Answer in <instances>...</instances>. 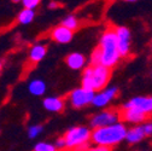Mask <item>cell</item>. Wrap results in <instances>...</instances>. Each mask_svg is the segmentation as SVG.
<instances>
[{"label": "cell", "mask_w": 152, "mask_h": 151, "mask_svg": "<svg viewBox=\"0 0 152 151\" xmlns=\"http://www.w3.org/2000/svg\"><path fill=\"white\" fill-rule=\"evenodd\" d=\"M100 51H102V62L100 65L112 69L115 67L121 56L118 53V47H117V35H116V27L115 26H109L106 30L104 32L100 44H99Z\"/></svg>", "instance_id": "1"}, {"label": "cell", "mask_w": 152, "mask_h": 151, "mask_svg": "<svg viewBox=\"0 0 152 151\" xmlns=\"http://www.w3.org/2000/svg\"><path fill=\"white\" fill-rule=\"evenodd\" d=\"M127 128L122 123H116L109 127L96 128L92 132V143L102 145V146H110L117 145L127 137Z\"/></svg>", "instance_id": "2"}, {"label": "cell", "mask_w": 152, "mask_h": 151, "mask_svg": "<svg viewBox=\"0 0 152 151\" xmlns=\"http://www.w3.org/2000/svg\"><path fill=\"white\" fill-rule=\"evenodd\" d=\"M111 78V69L103 65H89L85 69L82 76V88L87 91L103 89Z\"/></svg>", "instance_id": "3"}, {"label": "cell", "mask_w": 152, "mask_h": 151, "mask_svg": "<svg viewBox=\"0 0 152 151\" xmlns=\"http://www.w3.org/2000/svg\"><path fill=\"white\" fill-rule=\"evenodd\" d=\"M92 138V132L86 127H72L64 134V139L66 143V147L69 149H76L79 146H82L85 144H88V141Z\"/></svg>", "instance_id": "4"}, {"label": "cell", "mask_w": 152, "mask_h": 151, "mask_svg": "<svg viewBox=\"0 0 152 151\" xmlns=\"http://www.w3.org/2000/svg\"><path fill=\"white\" fill-rule=\"evenodd\" d=\"M120 121V109L111 108L109 110H105L100 114L96 115L91 120V126L96 128H102V127H109L112 125H116V122Z\"/></svg>", "instance_id": "5"}, {"label": "cell", "mask_w": 152, "mask_h": 151, "mask_svg": "<svg viewBox=\"0 0 152 151\" xmlns=\"http://www.w3.org/2000/svg\"><path fill=\"white\" fill-rule=\"evenodd\" d=\"M152 120V115L145 114V112L134 109V108H120V121L121 122H132V123H140L147 122Z\"/></svg>", "instance_id": "6"}, {"label": "cell", "mask_w": 152, "mask_h": 151, "mask_svg": "<svg viewBox=\"0 0 152 151\" xmlns=\"http://www.w3.org/2000/svg\"><path fill=\"white\" fill-rule=\"evenodd\" d=\"M94 97H96L94 92L87 91L83 88H77V89H74L69 94L68 99L74 108H82L89 103H93Z\"/></svg>", "instance_id": "7"}, {"label": "cell", "mask_w": 152, "mask_h": 151, "mask_svg": "<svg viewBox=\"0 0 152 151\" xmlns=\"http://www.w3.org/2000/svg\"><path fill=\"white\" fill-rule=\"evenodd\" d=\"M116 35H117V47L118 53L122 58L129 56L130 48V33L127 27H116Z\"/></svg>", "instance_id": "8"}, {"label": "cell", "mask_w": 152, "mask_h": 151, "mask_svg": "<svg viewBox=\"0 0 152 151\" xmlns=\"http://www.w3.org/2000/svg\"><path fill=\"white\" fill-rule=\"evenodd\" d=\"M72 35H74V32L68 29L66 27L64 26H57L56 28H53L50 33V36L51 39L54 40L56 43L58 44H68L71 41L72 39Z\"/></svg>", "instance_id": "9"}, {"label": "cell", "mask_w": 152, "mask_h": 151, "mask_svg": "<svg viewBox=\"0 0 152 151\" xmlns=\"http://www.w3.org/2000/svg\"><path fill=\"white\" fill-rule=\"evenodd\" d=\"M123 106L126 108H134L138 109L145 114L152 115V97H137L129 100Z\"/></svg>", "instance_id": "10"}, {"label": "cell", "mask_w": 152, "mask_h": 151, "mask_svg": "<svg viewBox=\"0 0 152 151\" xmlns=\"http://www.w3.org/2000/svg\"><path fill=\"white\" fill-rule=\"evenodd\" d=\"M117 94V88L116 87H111V88H107L105 89L104 92L99 93V94H96L94 97V100H93V104L96 106H104L106 105L113 97Z\"/></svg>", "instance_id": "11"}, {"label": "cell", "mask_w": 152, "mask_h": 151, "mask_svg": "<svg viewBox=\"0 0 152 151\" xmlns=\"http://www.w3.org/2000/svg\"><path fill=\"white\" fill-rule=\"evenodd\" d=\"M46 52H47V47L46 45H42V44H36L31 47L30 52H29V62L35 65L37 64L40 61L44 59V57L46 56Z\"/></svg>", "instance_id": "12"}, {"label": "cell", "mask_w": 152, "mask_h": 151, "mask_svg": "<svg viewBox=\"0 0 152 151\" xmlns=\"http://www.w3.org/2000/svg\"><path fill=\"white\" fill-rule=\"evenodd\" d=\"M44 108L52 112H62L64 110L65 103L62 98L58 97H47L44 99Z\"/></svg>", "instance_id": "13"}, {"label": "cell", "mask_w": 152, "mask_h": 151, "mask_svg": "<svg viewBox=\"0 0 152 151\" xmlns=\"http://www.w3.org/2000/svg\"><path fill=\"white\" fill-rule=\"evenodd\" d=\"M65 63L66 65L72 69V70H79L81 69L85 63H86V58H85V56L81 54V53H71L69 56H66V58H65Z\"/></svg>", "instance_id": "14"}, {"label": "cell", "mask_w": 152, "mask_h": 151, "mask_svg": "<svg viewBox=\"0 0 152 151\" xmlns=\"http://www.w3.org/2000/svg\"><path fill=\"white\" fill-rule=\"evenodd\" d=\"M145 136H146V133H145L144 126H137V127L132 128V129H129V130L127 132L126 139H127L130 144H134V143L140 141Z\"/></svg>", "instance_id": "15"}, {"label": "cell", "mask_w": 152, "mask_h": 151, "mask_svg": "<svg viewBox=\"0 0 152 151\" xmlns=\"http://www.w3.org/2000/svg\"><path fill=\"white\" fill-rule=\"evenodd\" d=\"M46 91V85L41 80H33L29 84V92L34 96H41Z\"/></svg>", "instance_id": "16"}, {"label": "cell", "mask_w": 152, "mask_h": 151, "mask_svg": "<svg viewBox=\"0 0 152 151\" xmlns=\"http://www.w3.org/2000/svg\"><path fill=\"white\" fill-rule=\"evenodd\" d=\"M34 16L35 12L34 10H28V9H23L20 13H18L17 17V22L21 23V24H28L34 20Z\"/></svg>", "instance_id": "17"}, {"label": "cell", "mask_w": 152, "mask_h": 151, "mask_svg": "<svg viewBox=\"0 0 152 151\" xmlns=\"http://www.w3.org/2000/svg\"><path fill=\"white\" fill-rule=\"evenodd\" d=\"M62 26H64V27H66L68 29H70V30H76V29H79V27H80V22L77 21V18H76L75 16H68L65 20L62 22Z\"/></svg>", "instance_id": "18"}, {"label": "cell", "mask_w": 152, "mask_h": 151, "mask_svg": "<svg viewBox=\"0 0 152 151\" xmlns=\"http://www.w3.org/2000/svg\"><path fill=\"white\" fill-rule=\"evenodd\" d=\"M100 62H102V51L100 47L97 46L91 56V65H100Z\"/></svg>", "instance_id": "19"}, {"label": "cell", "mask_w": 152, "mask_h": 151, "mask_svg": "<svg viewBox=\"0 0 152 151\" xmlns=\"http://www.w3.org/2000/svg\"><path fill=\"white\" fill-rule=\"evenodd\" d=\"M33 151H57V147L56 145L53 144H50V143H39L34 146V150Z\"/></svg>", "instance_id": "20"}, {"label": "cell", "mask_w": 152, "mask_h": 151, "mask_svg": "<svg viewBox=\"0 0 152 151\" xmlns=\"http://www.w3.org/2000/svg\"><path fill=\"white\" fill-rule=\"evenodd\" d=\"M41 130H42V126H40V125L31 126V127H29V129H28V136H29V138L34 139V138H36L37 136H39V133H40Z\"/></svg>", "instance_id": "21"}, {"label": "cell", "mask_w": 152, "mask_h": 151, "mask_svg": "<svg viewBox=\"0 0 152 151\" xmlns=\"http://www.w3.org/2000/svg\"><path fill=\"white\" fill-rule=\"evenodd\" d=\"M39 4H40L39 0H23L22 1V5L24 6V9H28V10H34Z\"/></svg>", "instance_id": "22"}, {"label": "cell", "mask_w": 152, "mask_h": 151, "mask_svg": "<svg viewBox=\"0 0 152 151\" xmlns=\"http://www.w3.org/2000/svg\"><path fill=\"white\" fill-rule=\"evenodd\" d=\"M88 151H112V147H110V146L97 145V146H94V147H91Z\"/></svg>", "instance_id": "23"}, {"label": "cell", "mask_w": 152, "mask_h": 151, "mask_svg": "<svg viewBox=\"0 0 152 151\" xmlns=\"http://www.w3.org/2000/svg\"><path fill=\"white\" fill-rule=\"evenodd\" d=\"M56 147H59V149H63V147H66V143H65V139L64 137L57 139V144H56Z\"/></svg>", "instance_id": "24"}, {"label": "cell", "mask_w": 152, "mask_h": 151, "mask_svg": "<svg viewBox=\"0 0 152 151\" xmlns=\"http://www.w3.org/2000/svg\"><path fill=\"white\" fill-rule=\"evenodd\" d=\"M144 129H145L146 136H151V134H152V123L145 125V126H144Z\"/></svg>", "instance_id": "25"}, {"label": "cell", "mask_w": 152, "mask_h": 151, "mask_svg": "<svg viewBox=\"0 0 152 151\" xmlns=\"http://www.w3.org/2000/svg\"><path fill=\"white\" fill-rule=\"evenodd\" d=\"M3 69V63H1V61H0V70Z\"/></svg>", "instance_id": "26"}, {"label": "cell", "mask_w": 152, "mask_h": 151, "mask_svg": "<svg viewBox=\"0 0 152 151\" xmlns=\"http://www.w3.org/2000/svg\"><path fill=\"white\" fill-rule=\"evenodd\" d=\"M151 48H152V46H151Z\"/></svg>", "instance_id": "27"}]
</instances>
